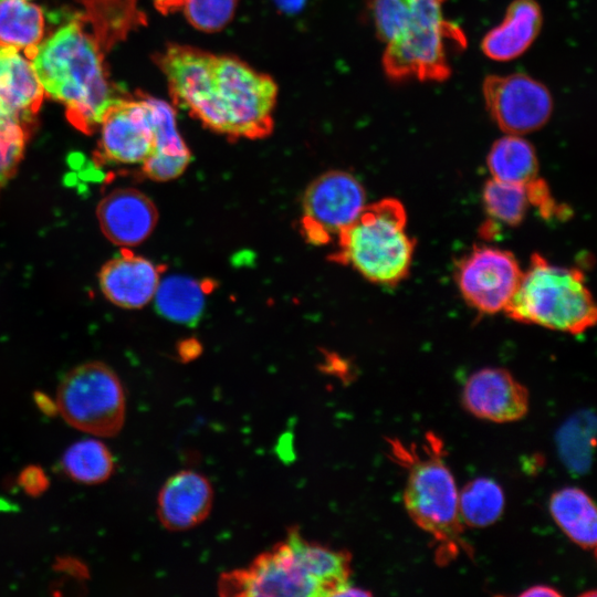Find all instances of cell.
Instances as JSON below:
<instances>
[{
  "mask_svg": "<svg viewBox=\"0 0 597 597\" xmlns=\"http://www.w3.org/2000/svg\"><path fill=\"white\" fill-rule=\"evenodd\" d=\"M174 104L206 128L237 140L268 137L277 85L241 59L170 43L155 55Z\"/></svg>",
  "mask_w": 597,
  "mask_h": 597,
  "instance_id": "obj_1",
  "label": "cell"
},
{
  "mask_svg": "<svg viewBox=\"0 0 597 597\" xmlns=\"http://www.w3.org/2000/svg\"><path fill=\"white\" fill-rule=\"evenodd\" d=\"M114 45L75 11L27 56L45 95L60 102L72 126L87 135L98 129L107 108L123 94L105 63Z\"/></svg>",
  "mask_w": 597,
  "mask_h": 597,
  "instance_id": "obj_2",
  "label": "cell"
},
{
  "mask_svg": "<svg viewBox=\"0 0 597 597\" xmlns=\"http://www.w3.org/2000/svg\"><path fill=\"white\" fill-rule=\"evenodd\" d=\"M392 455L407 468L404 504L413 523L431 536L436 561L446 565L462 552L471 554L463 538L458 489L443 460L441 441L429 433L419 453L415 447L391 442Z\"/></svg>",
  "mask_w": 597,
  "mask_h": 597,
  "instance_id": "obj_3",
  "label": "cell"
},
{
  "mask_svg": "<svg viewBox=\"0 0 597 597\" xmlns=\"http://www.w3.org/2000/svg\"><path fill=\"white\" fill-rule=\"evenodd\" d=\"M406 226L399 200L385 198L366 205L337 237L332 260L352 266L370 282L395 285L408 275L415 251Z\"/></svg>",
  "mask_w": 597,
  "mask_h": 597,
  "instance_id": "obj_4",
  "label": "cell"
},
{
  "mask_svg": "<svg viewBox=\"0 0 597 597\" xmlns=\"http://www.w3.org/2000/svg\"><path fill=\"white\" fill-rule=\"evenodd\" d=\"M504 312L516 322L574 335L584 333L597 320L582 271L551 264L538 253L532 255Z\"/></svg>",
  "mask_w": 597,
  "mask_h": 597,
  "instance_id": "obj_5",
  "label": "cell"
},
{
  "mask_svg": "<svg viewBox=\"0 0 597 597\" xmlns=\"http://www.w3.org/2000/svg\"><path fill=\"white\" fill-rule=\"evenodd\" d=\"M447 0H409L400 33L386 43L383 66L396 82L408 78L443 82L451 74L448 51L465 46L462 30L444 18Z\"/></svg>",
  "mask_w": 597,
  "mask_h": 597,
  "instance_id": "obj_6",
  "label": "cell"
},
{
  "mask_svg": "<svg viewBox=\"0 0 597 597\" xmlns=\"http://www.w3.org/2000/svg\"><path fill=\"white\" fill-rule=\"evenodd\" d=\"M56 407L72 427L97 437H113L124 425L126 399L115 371L104 363L88 362L62 378Z\"/></svg>",
  "mask_w": 597,
  "mask_h": 597,
  "instance_id": "obj_7",
  "label": "cell"
},
{
  "mask_svg": "<svg viewBox=\"0 0 597 597\" xmlns=\"http://www.w3.org/2000/svg\"><path fill=\"white\" fill-rule=\"evenodd\" d=\"M366 206L365 190L346 171H328L317 177L305 190L300 230L313 244L337 239Z\"/></svg>",
  "mask_w": 597,
  "mask_h": 597,
  "instance_id": "obj_8",
  "label": "cell"
},
{
  "mask_svg": "<svg viewBox=\"0 0 597 597\" xmlns=\"http://www.w3.org/2000/svg\"><path fill=\"white\" fill-rule=\"evenodd\" d=\"M150 95L123 93L107 108L100 125L95 158L102 164L143 165L155 149Z\"/></svg>",
  "mask_w": 597,
  "mask_h": 597,
  "instance_id": "obj_9",
  "label": "cell"
},
{
  "mask_svg": "<svg viewBox=\"0 0 597 597\" xmlns=\"http://www.w3.org/2000/svg\"><path fill=\"white\" fill-rule=\"evenodd\" d=\"M223 596H324L318 584L300 566L286 540L218 580Z\"/></svg>",
  "mask_w": 597,
  "mask_h": 597,
  "instance_id": "obj_10",
  "label": "cell"
},
{
  "mask_svg": "<svg viewBox=\"0 0 597 597\" xmlns=\"http://www.w3.org/2000/svg\"><path fill=\"white\" fill-rule=\"evenodd\" d=\"M482 92L490 116L506 134L537 130L553 112L547 87L526 74L489 75L483 81Z\"/></svg>",
  "mask_w": 597,
  "mask_h": 597,
  "instance_id": "obj_11",
  "label": "cell"
},
{
  "mask_svg": "<svg viewBox=\"0 0 597 597\" xmlns=\"http://www.w3.org/2000/svg\"><path fill=\"white\" fill-rule=\"evenodd\" d=\"M515 256L493 247H475L463 256L455 280L464 300L484 314L504 311L522 276Z\"/></svg>",
  "mask_w": 597,
  "mask_h": 597,
  "instance_id": "obj_12",
  "label": "cell"
},
{
  "mask_svg": "<svg viewBox=\"0 0 597 597\" xmlns=\"http://www.w3.org/2000/svg\"><path fill=\"white\" fill-rule=\"evenodd\" d=\"M461 397L468 412L495 423L519 421L530 408L527 388L504 368L476 370L467 379Z\"/></svg>",
  "mask_w": 597,
  "mask_h": 597,
  "instance_id": "obj_13",
  "label": "cell"
},
{
  "mask_svg": "<svg viewBox=\"0 0 597 597\" xmlns=\"http://www.w3.org/2000/svg\"><path fill=\"white\" fill-rule=\"evenodd\" d=\"M96 214L104 235L123 248L145 241L158 218L154 202L134 188H119L106 195Z\"/></svg>",
  "mask_w": 597,
  "mask_h": 597,
  "instance_id": "obj_14",
  "label": "cell"
},
{
  "mask_svg": "<svg viewBox=\"0 0 597 597\" xmlns=\"http://www.w3.org/2000/svg\"><path fill=\"white\" fill-rule=\"evenodd\" d=\"M213 504L210 481L193 470H181L163 485L157 498V515L169 531L190 530L202 523Z\"/></svg>",
  "mask_w": 597,
  "mask_h": 597,
  "instance_id": "obj_15",
  "label": "cell"
},
{
  "mask_svg": "<svg viewBox=\"0 0 597 597\" xmlns=\"http://www.w3.org/2000/svg\"><path fill=\"white\" fill-rule=\"evenodd\" d=\"M163 266L123 248L119 255L106 262L98 280L105 297L123 308H139L154 297Z\"/></svg>",
  "mask_w": 597,
  "mask_h": 597,
  "instance_id": "obj_16",
  "label": "cell"
},
{
  "mask_svg": "<svg viewBox=\"0 0 597 597\" xmlns=\"http://www.w3.org/2000/svg\"><path fill=\"white\" fill-rule=\"evenodd\" d=\"M44 97L31 60L15 48L0 45V111L33 124Z\"/></svg>",
  "mask_w": 597,
  "mask_h": 597,
  "instance_id": "obj_17",
  "label": "cell"
},
{
  "mask_svg": "<svg viewBox=\"0 0 597 597\" xmlns=\"http://www.w3.org/2000/svg\"><path fill=\"white\" fill-rule=\"evenodd\" d=\"M542 23V10L535 0H514L507 7L502 23L483 36L482 52L494 61L514 60L532 45Z\"/></svg>",
  "mask_w": 597,
  "mask_h": 597,
  "instance_id": "obj_18",
  "label": "cell"
},
{
  "mask_svg": "<svg viewBox=\"0 0 597 597\" xmlns=\"http://www.w3.org/2000/svg\"><path fill=\"white\" fill-rule=\"evenodd\" d=\"M155 149L153 155L140 166L143 175L155 181L177 178L190 163L191 154L177 126L176 113L170 104L150 97Z\"/></svg>",
  "mask_w": 597,
  "mask_h": 597,
  "instance_id": "obj_19",
  "label": "cell"
},
{
  "mask_svg": "<svg viewBox=\"0 0 597 597\" xmlns=\"http://www.w3.org/2000/svg\"><path fill=\"white\" fill-rule=\"evenodd\" d=\"M302 569L321 587L324 596H337L349 585L352 556L347 551L334 549L305 540L297 527L285 538Z\"/></svg>",
  "mask_w": 597,
  "mask_h": 597,
  "instance_id": "obj_20",
  "label": "cell"
},
{
  "mask_svg": "<svg viewBox=\"0 0 597 597\" xmlns=\"http://www.w3.org/2000/svg\"><path fill=\"white\" fill-rule=\"evenodd\" d=\"M548 509L555 523L574 544L595 552L597 514L594 501L585 491L563 488L551 495Z\"/></svg>",
  "mask_w": 597,
  "mask_h": 597,
  "instance_id": "obj_21",
  "label": "cell"
},
{
  "mask_svg": "<svg viewBox=\"0 0 597 597\" xmlns=\"http://www.w3.org/2000/svg\"><path fill=\"white\" fill-rule=\"evenodd\" d=\"M43 10L29 0H0V45L28 56L44 39Z\"/></svg>",
  "mask_w": 597,
  "mask_h": 597,
  "instance_id": "obj_22",
  "label": "cell"
},
{
  "mask_svg": "<svg viewBox=\"0 0 597 597\" xmlns=\"http://www.w3.org/2000/svg\"><path fill=\"white\" fill-rule=\"evenodd\" d=\"M486 164L493 179L526 185L537 178L538 160L533 145L507 134L492 145Z\"/></svg>",
  "mask_w": 597,
  "mask_h": 597,
  "instance_id": "obj_23",
  "label": "cell"
},
{
  "mask_svg": "<svg viewBox=\"0 0 597 597\" xmlns=\"http://www.w3.org/2000/svg\"><path fill=\"white\" fill-rule=\"evenodd\" d=\"M209 284L181 275L160 281L156 293V307L170 321L192 324L201 315Z\"/></svg>",
  "mask_w": 597,
  "mask_h": 597,
  "instance_id": "obj_24",
  "label": "cell"
},
{
  "mask_svg": "<svg viewBox=\"0 0 597 597\" xmlns=\"http://www.w3.org/2000/svg\"><path fill=\"white\" fill-rule=\"evenodd\" d=\"M505 498L498 482L476 478L458 492L461 522L469 527H486L494 524L504 511Z\"/></svg>",
  "mask_w": 597,
  "mask_h": 597,
  "instance_id": "obj_25",
  "label": "cell"
},
{
  "mask_svg": "<svg viewBox=\"0 0 597 597\" xmlns=\"http://www.w3.org/2000/svg\"><path fill=\"white\" fill-rule=\"evenodd\" d=\"M556 444L561 460L572 473H586L595 444L594 413L580 411L566 420L557 431Z\"/></svg>",
  "mask_w": 597,
  "mask_h": 597,
  "instance_id": "obj_26",
  "label": "cell"
},
{
  "mask_svg": "<svg viewBox=\"0 0 597 597\" xmlns=\"http://www.w3.org/2000/svg\"><path fill=\"white\" fill-rule=\"evenodd\" d=\"M62 468L76 482L97 484L111 476L114 460L104 443L95 439H86L74 443L65 451Z\"/></svg>",
  "mask_w": 597,
  "mask_h": 597,
  "instance_id": "obj_27",
  "label": "cell"
},
{
  "mask_svg": "<svg viewBox=\"0 0 597 597\" xmlns=\"http://www.w3.org/2000/svg\"><path fill=\"white\" fill-rule=\"evenodd\" d=\"M483 203L490 217L507 226H517L531 206L526 185L491 178L483 187Z\"/></svg>",
  "mask_w": 597,
  "mask_h": 597,
  "instance_id": "obj_28",
  "label": "cell"
},
{
  "mask_svg": "<svg viewBox=\"0 0 597 597\" xmlns=\"http://www.w3.org/2000/svg\"><path fill=\"white\" fill-rule=\"evenodd\" d=\"M33 124L0 111V191L17 172Z\"/></svg>",
  "mask_w": 597,
  "mask_h": 597,
  "instance_id": "obj_29",
  "label": "cell"
},
{
  "mask_svg": "<svg viewBox=\"0 0 597 597\" xmlns=\"http://www.w3.org/2000/svg\"><path fill=\"white\" fill-rule=\"evenodd\" d=\"M239 0H184L181 10L197 30L211 33L221 31L234 17Z\"/></svg>",
  "mask_w": 597,
  "mask_h": 597,
  "instance_id": "obj_30",
  "label": "cell"
},
{
  "mask_svg": "<svg viewBox=\"0 0 597 597\" xmlns=\"http://www.w3.org/2000/svg\"><path fill=\"white\" fill-rule=\"evenodd\" d=\"M19 484L32 496L42 494L49 486V479L36 465L27 467L19 475Z\"/></svg>",
  "mask_w": 597,
  "mask_h": 597,
  "instance_id": "obj_31",
  "label": "cell"
},
{
  "mask_svg": "<svg viewBox=\"0 0 597 597\" xmlns=\"http://www.w3.org/2000/svg\"><path fill=\"white\" fill-rule=\"evenodd\" d=\"M561 591L547 585H535L521 593L523 597H558Z\"/></svg>",
  "mask_w": 597,
  "mask_h": 597,
  "instance_id": "obj_32",
  "label": "cell"
},
{
  "mask_svg": "<svg viewBox=\"0 0 597 597\" xmlns=\"http://www.w3.org/2000/svg\"><path fill=\"white\" fill-rule=\"evenodd\" d=\"M155 8L163 14L175 13L181 10L184 0H153Z\"/></svg>",
  "mask_w": 597,
  "mask_h": 597,
  "instance_id": "obj_33",
  "label": "cell"
},
{
  "mask_svg": "<svg viewBox=\"0 0 597 597\" xmlns=\"http://www.w3.org/2000/svg\"><path fill=\"white\" fill-rule=\"evenodd\" d=\"M369 595L370 593L368 590L353 587L350 584L347 585L337 594V596H369Z\"/></svg>",
  "mask_w": 597,
  "mask_h": 597,
  "instance_id": "obj_34",
  "label": "cell"
}]
</instances>
